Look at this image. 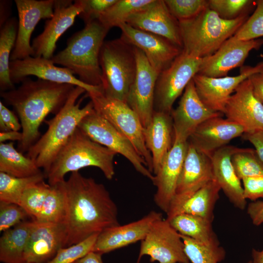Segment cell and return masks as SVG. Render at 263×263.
Wrapping results in <instances>:
<instances>
[{
  "label": "cell",
  "instance_id": "obj_55",
  "mask_svg": "<svg viewBox=\"0 0 263 263\" xmlns=\"http://www.w3.org/2000/svg\"><path fill=\"white\" fill-rule=\"evenodd\" d=\"M247 263H252V262L251 260H250Z\"/></svg>",
  "mask_w": 263,
  "mask_h": 263
},
{
  "label": "cell",
  "instance_id": "obj_23",
  "mask_svg": "<svg viewBox=\"0 0 263 263\" xmlns=\"http://www.w3.org/2000/svg\"><path fill=\"white\" fill-rule=\"evenodd\" d=\"M65 223H38L34 221L24 254L25 263H46L58 251L66 247Z\"/></svg>",
  "mask_w": 263,
  "mask_h": 263
},
{
  "label": "cell",
  "instance_id": "obj_50",
  "mask_svg": "<svg viewBox=\"0 0 263 263\" xmlns=\"http://www.w3.org/2000/svg\"><path fill=\"white\" fill-rule=\"evenodd\" d=\"M255 96L263 104V72L252 75L248 78Z\"/></svg>",
  "mask_w": 263,
  "mask_h": 263
},
{
  "label": "cell",
  "instance_id": "obj_10",
  "mask_svg": "<svg viewBox=\"0 0 263 263\" xmlns=\"http://www.w3.org/2000/svg\"><path fill=\"white\" fill-rule=\"evenodd\" d=\"M78 128L92 140L123 156L137 171L153 181L154 175L131 141L94 109L82 119Z\"/></svg>",
  "mask_w": 263,
  "mask_h": 263
},
{
  "label": "cell",
  "instance_id": "obj_30",
  "mask_svg": "<svg viewBox=\"0 0 263 263\" xmlns=\"http://www.w3.org/2000/svg\"><path fill=\"white\" fill-rule=\"evenodd\" d=\"M168 221L182 235L205 244H220L212 228L213 222L209 220L192 214L181 213Z\"/></svg>",
  "mask_w": 263,
  "mask_h": 263
},
{
  "label": "cell",
  "instance_id": "obj_45",
  "mask_svg": "<svg viewBox=\"0 0 263 263\" xmlns=\"http://www.w3.org/2000/svg\"><path fill=\"white\" fill-rule=\"evenodd\" d=\"M117 0H82L83 11L78 17L85 23L98 20L100 16Z\"/></svg>",
  "mask_w": 263,
  "mask_h": 263
},
{
  "label": "cell",
  "instance_id": "obj_13",
  "mask_svg": "<svg viewBox=\"0 0 263 263\" xmlns=\"http://www.w3.org/2000/svg\"><path fill=\"white\" fill-rule=\"evenodd\" d=\"M263 72V61L255 66H243L236 76L211 77L196 74L193 77L197 93L210 110L224 113L226 104L236 88L253 74Z\"/></svg>",
  "mask_w": 263,
  "mask_h": 263
},
{
  "label": "cell",
  "instance_id": "obj_32",
  "mask_svg": "<svg viewBox=\"0 0 263 263\" xmlns=\"http://www.w3.org/2000/svg\"><path fill=\"white\" fill-rule=\"evenodd\" d=\"M221 190L215 179L210 181L184 204L177 215L181 213L192 214L213 222L214 208L219 198Z\"/></svg>",
  "mask_w": 263,
  "mask_h": 263
},
{
  "label": "cell",
  "instance_id": "obj_15",
  "mask_svg": "<svg viewBox=\"0 0 263 263\" xmlns=\"http://www.w3.org/2000/svg\"><path fill=\"white\" fill-rule=\"evenodd\" d=\"M9 72L10 79L14 84L21 82L28 76L33 75L51 82L81 87L85 89L86 93L102 91L101 86L86 84L77 78L70 70L56 66L51 59L42 56H30L22 59L10 61Z\"/></svg>",
  "mask_w": 263,
  "mask_h": 263
},
{
  "label": "cell",
  "instance_id": "obj_21",
  "mask_svg": "<svg viewBox=\"0 0 263 263\" xmlns=\"http://www.w3.org/2000/svg\"><path fill=\"white\" fill-rule=\"evenodd\" d=\"M222 113L209 109L199 98L191 79L186 86L178 106L172 110L174 138L188 141L201 123L208 119L222 116Z\"/></svg>",
  "mask_w": 263,
  "mask_h": 263
},
{
  "label": "cell",
  "instance_id": "obj_37",
  "mask_svg": "<svg viewBox=\"0 0 263 263\" xmlns=\"http://www.w3.org/2000/svg\"><path fill=\"white\" fill-rule=\"evenodd\" d=\"M180 235L185 253L191 263H219L225 260L226 252L220 244H205Z\"/></svg>",
  "mask_w": 263,
  "mask_h": 263
},
{
  "label": "cell",
  "instance_id": "obj_9",
  "mask_svg": "<svg viewBox=\"0 0 263 263\" xmlns=\"http://www.w3.org/2000/svg\"><path fill=\"white\" fill-rule=\"evenodd\" d=\"M203 58L189 55L183 51L170 65L158 76L154 91V111L171 113L172 106L197 74Z\"/></svg>",
  "mask_w": 263,
  "mask_h": 263
},
{
  "label": "cell",
  "instance_id": "obj_34",
  "mask_svg": "<svg viewBox=\"0 0 263 263\" xmlns=\"http://www.w3.org/2000/svg\"><path fill=\"white\" fill-rule=\"evenodd\" d=\"M153 0H117L99 17L98 20L110 30L127 23L134 14L145 9Z\"/></svg>",
  "mask_w": 263,
  "mask_h": 263
},
{
  "label": "cell",
  "instance_id": "obj_16",
  "mask_svg": "<svg viewBox=\"0 0 263 263\" xmlns=\"http://www.w3.org/2000/svg\"><path fill=\"white\" fill-rule=\"evenodd\" d=\"M18 14L17 39L10 61L34 56L30 44L32 34L42 19H51L54 15V0H15Z\"/></svg>",
  "mask_w": 263,
  "mask_h": 263
},
{
  "label": "cell",
  "instance_id": "obj_31",
  "mask_svg": "<svg viewBox=\"0 0 263 263\" xmlns=\"http://www.w3.org/2000/svg\"><path fill=\"white\" fill-rule=\"evenodd\" d=\"M0 172L19 178L43 173L34 160L15 149L12 141L0 143Z\"/></svg>",
  "mask_w": 263,
  "mask_h": 263
},
{
  "label": "cell",
  "instance_id": "obj_35",
  "mask_svg": "<svg viewBox=\"0 0 263 263\" xmlns=\"http://www.w3.org/2000/svg\"><path fill=\"white\" fill-rule=\"evenodd\" d=\"M64 181L51 186L38 217V223H65L66 197Z\"/></svg>",
  "mask_w": 263,
  "mask_h": 263
},
{
  "label": "cell",
  "instance_id": "obj_8",
  "mask_svg": "<svg viewBox=\"0 0 263 263\" xmlns=\"http://www.w3.org/2000/svg\"><path fill=\"white\" fill-rule=\"evenodd\" d=\"M100 116L123 133L132 143L139 155L152 172V159L143 134L144 128L135 112L126 103L104 95L102 91L86 93Z\"/></svg>",
  "mask_w": 263,
  "mask_h": 263
},
{
  "label": "cell",
  "instance_id": "obj_11",
  "mask_svg": "<svg viewBox=\"0 0 263 263\" xmlns=\"http://www.w3.org/2000/svg\"><path fill=\"white\" fill-rule=\"evenodd\" d=\"M188 143L175 192L166 213L167 220L176 216L189 198L214 179L210 156L198 151Z\"/></svg>",
  "mask_w": 263,
  "mask_h": 263
},
{
  "label": "cell",
  "instance_id": "obj_28",
  "mask_svg": "<svg viewBox=\"0 0 263 263\" xmlns=\"http://www.w3.org/2000/svg\"><path fill=\"white\" fill-rule=\"evenodd\" d=\"M146 145L152 159V172L155 174L174 140L171 113L154 111L148 126L144 128Z\"/></svg>",
  "mask_w": 263,
  "mask_h": 263
},
{
  "label": "cell",
  "instance_id": "obj_43",
  "mask_svg": "<svg viewBox=\"0 0 263 263\" xmlns=\"http://www.w3.org/2000/svg\"><path fill=\"white\" fill-rule=\"evenodd\" d=\"M234 36L242 40L258 39L263 37V0H256V8Z\"/></svg>",
  "mask_w": 263,
  "mask_h": 263
},
{
  "label": "cell",
  "instance_id": "obj_22",
  "mask_svg": "<svg viewBox=\"0 0 263 263\" xmlns=\"http://www.w3.org/2000/svg\"><path fill=\"white\" fill-rule=\"evenodd\" d=\"M223 114L241 126L244 133L263 132V104L254 94L248 78L236 88L226 104Z\"/></svg>",
  "mask_w": 263,
  "mask_h": 263
},
{
  "label": "cell",
  "instance_id": "obj_5",
  "mask_svg": "<svg viewBox=\"0 0 263 263\" xmlns=\"http://www.w3.org/2000/svg\"><path fill=\"white\" fill-rule=\"evenodd\" d=\"M117 153L92 140L77 128L58 153L46 176L51 186L64 181L68 172L88 167L99 169L112 180L115 174L113 159Z\"/></svg>",
  "mask_w": 263,
  "mask_h": 263
},
{
  "label": "cell",
  "instance_id": "obj_40",
  "mask_svg": "<svg viewBox=\"0 0 263 263\" xmlns=\"http://www.w3.org/2000/svg\"><path fill=\"white\" fill-rule=\"evenodd\" d=\"M208 7L225 20L235 19L249 13L256 6V0H208Z\"/></svg>",
  "mask_w": 263,
  "mask_h": 263
},
{
  "label": "cell",
  "instance_id": "obj_25",
  "mask_svg": "<svg viewBox=\"0 0 263 263\" xmlns=\"http://www.w3.org/2000/svg\"><path fill=\"white\" fill-rule=\"evenodd\" d=\"M244 133L240 125L222 116L207 119L190 136L188 141L198 151L209 156L233 139Z\"/></svg>",
  "mask_w": 263,
  "mask_h": 263
},
{
  "label": "cell",
  "instance_id": "obj_18",
  "mask_svg": "<svg viewBox=\"0 0 263 263\" xmlns=\"http://www.w3.org/2000/svg\"><path fill=\"white\" fill-rule=\"evenodd\" d=\"M121 37L145 54L152 67L159 74L168 68L183 49L167 38L136 29L125 23L120 24Z\"/></svg>",
  "mask_w": 263,
  "mask_h": 263
},
{
  "label": "cell",
  "instance_id": "obj_19",
  "mask_svg": "<svg viewBox=\"0 0 263 263\" xmlns=\"http://www.w3.org/2000/svg\"><path fill=\"white\" fill-rule=\"evenodd\" d=\"M263 45V38L242 40L233 36L213 55L203 58L197 74L211 77L227 76L232 69L244 66L251 50H258Z\"/></svg>",
  "mask_w": 263,
  "mask_h": 263
},
{
  "label": "cell",
  "instance_id": "obj_54",
  "mask_svg": "<svg viewBox=\"0 0 263 263\" xmlns=\"http://www.w3.org/2000/svg\"><path fill=\"white\" fill-rule=\"evenodd\" d=\"M252 263H263V248L258 250L253 248L251 251Z\"/></svg>",
  "mask_w": 263,
  "mask_h": 263
},
{
  "label": "cell",
  "instance_id": "obj_33",
  "mask_svg": "<svg viewBox=\"0 0 263 263\" xmlns=\"http://www.w3.org/2000/svg\"><path fill=\"white\" fill-rule=\"evenodd\" d=\"M18 21L10 18L0 31V92L15 88L10 77V57L14 48L18 32Z\"/></svg>",
  "mask_w": 263,
  "mask_h": 263
},
{
  "label": "cell",
  "instance_id": "obj_3",
  "mask_svg": "<svg viewBox=\"0 0 263 263\" xmlns=\"http://www.w3.org/2000/svg\"><path fill=\"white\" fill-rule=\"evenodd\" d=\"M84 88L76 86L59 112L49 120L46 132L28 150L26 156L43 169L45 177L59 152L74 133L82 119L94 110L90 100L84 107L80 105L85 96L77 99Z\"/></svg>",
  "mask_w": 263,
  "mask_h": 263
},
{
  "label": "cell",
  "instance_id": "obj_6",
  "mask_svg": "<svg viewBox=\"0 0 263 263\" xmlns=\"http://www.w3.org/2000/svg\"><path fill=\"white\" fill-rule=\"evenodd\" d=\"M248 14L225 20L208 7L195 18L179 22L183 51L199 58L211 56L234 35L249 18Z\"/></svg>",
  "mask_w": 263,
  "mask_h": 263
},
{
  "label": "cell",
  "instance_id": "obj_42",
  "mask_svg": "<svg viewBox=\"0 0 263 263\" xmlns=\"http://www.w3.org/2000/svg\"><path fill=\"white\" fill-rule=\"evenodd\" d=\"M99 234H94L81 242L60 249L56 255L46 263H74L93 251Z\"/></svg>",
  "mask_w": 263,
  "mask_h": 263
},
{
  "label": "cell",
  "instance_id": "obj_41",
  "mask_svg": "<svg viewBox=\"0 0 263 263\" xmlns=\"http://www.w3.org/2000/svg\"><path fill=\"white\" fill-rule=\"evenodd\" d=\"M172 15L179 21L191 19L208 7L207 0H164Z\"/></svg>",
  "mask_w": 263,
  "mask_h": 263
},
{
  "label": "cell",
  "instance_id": "obj_14",
  "mask_svg": "<svg viewBox=\"0 0 263 263\" xmlns=\"http://www.w3.org/2000/svg\"><path fill=\"white\" fill-rule=\"evenodd\" d=\"M83 11L82 0H55L54 15L45 22L43 31L32 41L34 56L51 59L59 38L72 26Z\"/></svg>",
  "mask_w": 263,
  "mask_h": 263
},
{
  "label": "cell",
  "instance_id": "obj_53",
  "mask_svg": "<svg viewBox=\"0 0 263 263\" xmlns=\"http://www.w3.org/2000/svg\"><path fill=\"white\" fill-rule=\"evenodd\" d=\"M8 2L6 1L1 0L0 1V12H4L3 13L0 14V27L3 26V24L9 19H7V11H9V8L8 7L9 5L7 4Z\"/></svg>",
  "mask_w": 263,
  "mask_h": 263
},
{
  "label": "cell",
  "instance_id": "obj_39",
  "mask_svg": "<svg viewBox=\"0 0 263 263\" xmlns=\"http://www.w3.org/2000/svg\"><path fill=\"white\" fill-rule=\"evenodd\" d=\"M51 188L42 181L30 186L23 193L19 206L33 220L38 216Z\"/></svg>",
  "mask_w": 263,
  "mask_h": 263
},
{
  "label": "cell",
  "instance_id": "obj_38",
  "mask_svg": "<svg viewBox=\"0 0 263 263\" xmlns=\"http://www.w3.org/2000/svg\"><path fill=\"white\" fill-rule=\"evenodd\" d=\"M231 163L240 180L263 176V162L255 149L241 148L232 156Z\"/></svg>",
  "mask_w": 263,
  "mask_h": 263
},
{
  "label": "cell",
  "instance_id": "obj_44",
  "mask_svg": "<svg viewBox=\"0 0 263 263\" xmlns=\"http://www.w3.org/2000/svg\"><path fill=\"white\" fill-rule=\"evenodd\" d=\"M29 217L20 206L0 202V231L12 228Z\"/></svg>",
  "mask_w": 263,
  "mask_h": 263
},
{
  "label": "cell",
  "instance_id": "obj_2",
  "mask_svg": "<svg viewBox=\"0 0 263 263\" xmlns=\"http://www.w3.org/2000/svg\"><path fill=\"white\" fill-rule=\"evenodd\" d=\"M21 83L17 88L0 92V95L18 115L22 137L18 150L23 153L39 138V128L46 116L59 112L76 86L27 77Z\"/></svg>",
  "mask_w": 263,
  "mask_h": 263
},
{
  "label": "cell",
  "instance_id": "obj_51",
  "mask_svg": "<svg viewBox=\"0 0 263 263\" xmlns=\"http://www.w3.org/2000/svg\"><path fill=\"white\" fill-rule=\"evenodd\" d=\"M22 134L19 131H9L6 132H0V142L4 143L5 141H18L19 142L22 139Z\"/></svg>",
  "mask_w": 263,
  "mask_h": 263
},
{
  "label": "cell",
  "instance_id": "obj_26",
  "mask_svg": "<svg viewBox=\"0 0 263 263\" xmlns=\"http://www.w3.org/2000/svg\"><path fill=\"white\" fill-rule=\"evenodd\" d=\"M162 218V213L151 211L137 221L107 228L98 234L93 251L102 255L142 241L152 225Z\"/></svg>",
  "mask_w": 263,
  "mask_h": 263
},
{
  "label": "cell",
  "instance_id": "obj_48",
  "mask_svg": "<svg viewBox=\"0 0 263 263\" xmlns=\"http://www.w3.org/2000/svg\"><path fill=\"white\" fill-rule=\"evenodd\" d=\"M247 213L255 226L263 224V201L256 200L250 203L247 207Z\"/></svg>",
  "mask_w": 263,
  "mask_h": 263
},
{
  "label": "cell",
  "instance_id": "obj_47",
  "mask_svg": "<svg viewBox=\"0 0 263 263\" xmlns=\"http://www.w3.org/2000/svg\"><path fill=\"white\" fill-rule=\"evenodd\" d=\"M21 125L18 118L3 103L0 101V132L9 131H19Z\"/></svg>",
  "mask_w": 263,
  "mask_h": 263
},
{
  "label": "cell",
  "instance_id": "obj_52",
  "mask_svg": "<svg viewBox=\"0 0 263 263\" xmlns=\"http://www.w3.org/2000/svg\"><path fill=\"white\" fill-rule=\"evenodd\" d=\"M102 254L91 251L73 263H103Z\"/></svg>",
  "mask_w": 263,
  "mask_h": 263
},
{
  "label": "cell",
  "instance_id": "obj_27",
  "mask_svg": "<svg viewBox=\"0 0 263 263\" xmlns=\"http://www.w3.org/2000/svg\"><path fill=\"white\" fill-rule=\"evenodd\" d=\"M241 148L225 146L211 155L214 179L229 202L235 207L244 210L247 204L241 180L236 174L231 163L232 156Z\"/></svg>",
  "mask_w": 263,
  "mask_h": 263
},
{
  "label": "cell",
  "instance_id": "obj_46",
  "mask_svg": "<svg viewBox=\"0 0 263 263\" xmlns=\"http://www.w3.org/2000/svg\"><path fill=\"white\" fill-rule=\"evenodd\" d=\"M244 197L252 201L263 198V176L249 177L242 180Z\"/></svg>",
  "mask_w": 263,
  "mask_h": 263
},
{
  "label": "cell",
  "instance_id": "obj_17",
  "mask_svg": "<svg viewBox=\"0 0 263 263\" xmlns=\"http://www.w3.org/2000/svg\"><path fill=\"white\" fill-rule=\"evenodd\" d=\"M135 55L136 73L127 104L137 114L145 128L149 124L154 112V91L159 74L150 65L144 53L136 47Z\"/></svg>",
  "mask_w": 263,
  "mask_h": 263
},
{
  "label": "cell",
  "instance_id": "obj_49",
  "mask_svg": "<svg viewBox=\"0 0 263 263\" xmlns=\"http://www.w3.org/2000/svg\"><path fill=\"white\" fill-rule=\"evenodd\" d=\"M243 138L249 141L254 147L260 158L263 162V132L244 133Z\"/></svg>",
  "mask_w": 263,
  "mask_h": 263
},
{
  "label": "cell",
  "instance_id": "obj_12",
  "mask_svg": "<svg viewBox=\"0 0 263 263\" xmlns=\"http://www.w3.org/2000/svg\"><path fill=\"white\" fill-rule=\"evenodd\" d=\"M148 255L150 261L159 263H190L184 250L180 234L163 218L151 225L141 241L136 263L142 256Z\"/></svg>",
  "mask_w": 263,
  "mask_h": 263
},
{
  "label": "cell",
  "instance_id": "obj_36",
  "mask_svg": "<svg viewBox=\"0 0 263 263\" xmlns=\"http://www.w3.org/2000/svg\"><path fill=\"white\" fill-rule=\"evenodd\" d=\"M45 178L44 173L19 178L0 172V202L19 206L24 191L30 186L44 181Z\"/></svg>",
  "mask_w": 263,
  "mask_h": 263
},
{
  "label": "cell",
  "instance_id": "obj_4",
  "mask_svg": "<svg viewBox=\"0 0 263 263\" xmlns=\"http://www.w3.org/2000/svg\"><path fill=\"white\" fill-rule=\"evenodd\" d=\"M109 31L98 20L86 23L68 39L66 47L51 59L55 64L70 70L82 82L101 86L99 54Z\"/></svg>",
  "mask_w": 263,
  "mask_h": 263
},
{
  "label": "cell",
  "instance_id": "obj_7",
  "mask_svg": "<svg viewBox=\"0 0 263 263\" xmlns=\"http://www.w3.org/2000/svg\"><path fill=\"white\" fill-rule=\"evenodd\" d=\"M99 65L102 93L127 103L136 73L135 47L121 37L105 40L100 52Z\"/></svg>",
  "mask_w": 263,
  "mask_h": 263
},
{
  "label": "cell",
  "instance_id": "obj_1",
  "mask_svg": "<svg viewBox=\"0 0 263 263\" xmlns=\"http://www.w3.org/2000/svg\"><path fill=\"white\" fill-rule=\"evenodd\" d=\"M64 186L66 247L120 225L116 205L104 185L75 171L64 181Z\"/></svg>",
  "mask_w": 263,
  "mask_h": 263
},
{
  "label": "cell",
  "instance_id": "obj_29",
  "mask_svg": "<svg viewBox=\"0 0 263 263\" xmlns=\"http://www.w3.org/2000/svg\"><path fill=\"white\" fill-rule=\"evenodd\" d=\"M34 221H24L3 232L0 238V261L25 263L24 254Z\"/></svg>",
  "mask_w": 263,
  "mask_h": 263
},
{
  "label": "cell",
  "instance_id": "obj_24",
  "mask_svg": "<svg viewBox=\"0 0 263 263\" xmlns=\"http://www.w3.org/2000/svg\"><path fill=\"white\" fill-rule=\"evenodd\" d=\"M126 23L165 38L183 49L179 21L170 13L164 0H153L145 9L131 16Z\"/></svg>",
  "mask_w": 263,
  "mask_h": 263
},
{
  "label": "cell",
  "instance_id": "obj_20",
  "mask_svg": "<svg viewBox=\"0 0 263 263\" xmlns=\"http://www.w3.org/2000/svg\"><path fill=\"white\" fill-rule=\"evenodd\" d=\"M188 140L174 138L173 144L165 157L152 181L156 188L154 201L167 213L174 197L188 147Z\"/></svg>",
  "mask_w": 263,
  "mask_h": 263
}]
</instances>
